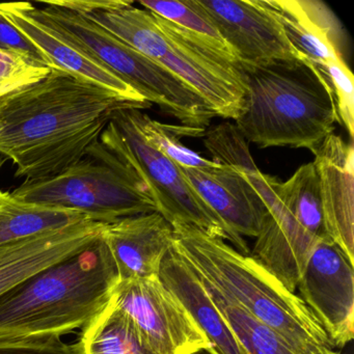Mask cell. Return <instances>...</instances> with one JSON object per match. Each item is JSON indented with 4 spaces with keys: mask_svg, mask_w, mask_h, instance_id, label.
Here are the masks:
<instances>
[{
    "mask_svg": "<svg viewBox=\"0 0 354 354\" xmlns=\"http://www.w3.org/2000/svg\"><path fill=\"white\" fill-rule=\"evenodd\" d=\"M142 109L68 72L51 68L0 95V153L16 177L46 179L77 162L115 111Z\"/></svg>",
    "mask_w": 354,
    "mask_h": 354,
    "instance_id": "obj_1",
    "label": "cell"
},
{
    "mask_svg": "<svg viewBox=\"0 0 354 354\" xmlns=\"http://www.w3.org/2000/svg\"><path fill=\"white\" fill-rule=\"evenodd\" d=\"M118 283L101 233L0 296V339L61 337L84 327L107 306Z\"/></svg>",
    "mask_w": 354,
    "mask_h": 354,
    "instance_id": "obj_2",
    "label": "cell"
},
{
    "mask_svg": "<svg viewBox=\"0 0 354 354\" xmlns=\"http://www.w3.org/2000/svg\"><path fill=\"white\" fill-rule=\"evenodd\" d=\"M74 11L90 18L142 55L165 66L196 90L215 115L235 121L245 86L238 59L208 41L122 0H78Z\"/></svg>",
    "mask_w": 354,
    "mask_h": 354,
    "instance_id": "obj_3",
    "label": "cell"
},
{
    "mask_svg": "<svg viewBox=\"0 0 354 354\" xmlns=\"http://www.w3.org/2000/svg\"><path fill=\"white\" fill-rule=\"evenodd\" d=\"M238 64L245 96L235 125L246 142L315 154L339 124L333 95L316 68L306 59Z\"/></svg>",
    "mask_w": 354,
    "mask_h": 354,
    "instance_id": "obj_4",
    "label": "cell"
},
{
    "mask_svg": "<svg viewBox=\"0 0 354 354\" xmlns=\"http://www.w3.org/2000/svg\"><path fill=\"white\" fill-rule=\"evenodd\" d=\"M174 242L200 277L281 335L298 354L333 348L328 335L295 292L252 256L198 227H174Z\"/></svg>",
    "mask_w": 354,
    "mask_h": 354,
    "instance_id": "obj_5",
    "label": "cell"
},
{
    "mask_svg": "<svg viewBox=\"0 0 354 354\" xmlns=\"http://www.w3.org/2000/svg\"><path fill=\"white\" fill-rule=\"evenodd\" d=\"M39 13L66 42L115 74L151 105L185 127L206 128L216 117L196 90L169 69L138 53L102 26L55 0L42 1Z\"/></svg>",
    "mask_w": 354,
    "mask_h": 354,
    "instance_id": "obj_6",
    "label": "cell"
},
{
    "mask_svg": "<svg viewBox=\"0 0 354 354\" xmlns=\"http://www.w3.org/2000/svg\"><path fill=\"white\" fill-rule=\"evenodd\" d=\"M11 194L26 204L82 213L103 223L158 212L142 180L100 140L71 167L46 179L24 181Z\"/></svg>",
    "mask_w": 354,
    "mask_h": 354,
    "instance_id": "obj_7",
    "label": "cell"
},
{
    "mask_svg": "<svg viewBox=\"0 0 354 354\" xmlns=\"http://www.w3.org/2000/svg\"><path fill=\"white\" fill-rule=\"evenodd\" d=\"M140 109L115 111L100 136V142L130 167L148 188L160 213L171 227L192 225L212 237L230 242L248 254L242 245L207 206L182 173L180 167L145 138L138 121Z\"/></svg>",
    "mask_w": 354,
    "mask_h": 354,
    "instance_id": "obj_8",
    "label": "cell"
},
{
    "mask_svg": "<svg viewBox=\"0 0 354 354\" xmlns=\"http://www.w3.org/2000/svg\"><path fill=\"white\" fill-rule=\"evenodd\" d=\"M109 301L132 319L158 354H194L212 347L159 277L119 281Z\"/></svg>",
    "mask_w": 354,
    "mask_h": 354,
    "instance_id": "obj_9",
    "label": "cell"
},
{
    "mask_svg": "<svg viewBox=\"0 0 354 354\" xmlns=\"http://www.w3.org/2000/svg\"><path fill=\"white\" fill-rule=\"evenodd\" d=\"M296 289L333 347L354 335L353 263L326 234L317 239Z\"/></svg>",
    "mask_w": 354,
    "mask_h": 354,
    "instance_id": "obj_10",
    "label": "cell"
},
{
    "mask_svg": "<svg viewBox=\"0 0 354 354\" xmlns=\"http://www.w3.org/2000/svg\"><path fill=\"white\" fill-rule=\"evenodd\" d=\"M236 59L259 64L304 59L290 42L270 0H196Z\"/></svg>",
    "mask_w": 354,
    "mask_h": 354,
    "instance_id": "obj_11",
    "label": "cell"
},
{
    "mask_svg": "<svg viewBox=\"0 0 354 354\" xmlns=\"http://www.w3.org/2000/svg\"><path fill=\"white\" fill-rule=\"evenodd\" d=\"M180 169L227 231L248 248L243 236H258L268 208L244 171L237 165L221 163L208 169Z\"/></svg>",
    "mask_w": 354,
    "mask_h": 354,
    "instance_id": "obj_12",
    "label": "cell"
},
{
    "mask_svg": "<svg viewBox=\"0 0 354 354\" xmlns=\"http://www.w3.org/2000/svg\"><path fill=\"white\" fill-rule=\"evenodd\" d=\"M0 14L44 55L53 68L92 82L142 109L151 106L131 86L61 38L41 17L38 6L0 3Z\"/></svg>",
    "mask_w": 354,
    "mask_h": 354,
    "instance_id": "obj_13",
    "label": "cell"
},
{
    "mask_svg": "<svg viewBox=\"0 0 354 354\" xmlns=\"http://www.w3.org/2000/svg\"><path fill=\"white\" fill-rule=\"evenodd\" d=\"M313 161L322 203L324 232L354 262V150L333 133Z\"/></svg>",
    "mask_w": 354,
    "mask_h": 354,
    "instance_id": "obj_14",
    "label": "cell"
},
{
    "mask_svg": "<svg viewBox=\"0 0 354 354\" xmlns=\"http://www.w3.org/2000/svg\"><path fill=\"white\" fill-rule=\"evenodd\" d=\"M294 48L320 75L347 65L346 32L333 12L318 0H270Z\"/></svg>",
    "mask_w": 354,
    "mask_h": 354,
    "instance_id": "obj_15",
    "label": "cell"
},
{
    "mask_svg": "<svg viewBox=\"0 0 354 354\" xmlns=\"http://www.w3.org/2000/svg\"><path fill=\"white\" fill-rule=\"evenodd\" d=\"M103 239L117 267L119 281L159 277L161 262L174 242V227L158 212L107 223Z\"/></svg>",
    "mask_w": 354,
    "mask_h": 354,
    "instance_id": "obj_16",
    "label": "cell"
},
{
    "mask_svg": "<svg viewBox=\"0 0 354 354\" xmlns=\"http://www.w3.org/2000/svg\"><path fill=\"white\" fill-rule=\"evenodd\" d=\"M106 225L86 219L64 229L0 246V296L35 273L92 243Z\"/></svg>",
    "mask_w": 354,
    "mask_h": 354,
    "instance_id": "obj_17",
    "label": "cell"
},
{
    "mask_svg": "<svg viewBox=\"0 0 354 354\" xmlns=\"http://www.w3.org/2000/svg\"><path fill=\"white\" fill-rule=\"evenodd\" d=\"M159 279L189 313L217 353L246 354L175 242L161 262Z\"/></svg>",
    "mask_w": 354,
    "mask_h": 354,
    "instance_id": "obj_18",
    "label": "cell"
},
{
    "mask_svg": "<svg viewBox=\"0 0 354 354\" xmlns=\"http://www.w3.org/2000/svg\"><path fill=\"white\" fill-rule=\"evenodd\" d=\"M92 219L82 213L20 202L0 189V246L17 243ZM94 221V219H93Z\"/></svg>",
    "mask_w": 354,
    "mask_h": 354,
    "instance_id": "obj_19",
    "label": "cell"
},
{
    "mask_svg": "<svg viewBox=\"0 0 354 354\" xmlns=\"http://www.w3.org/2000/svg\"><path fill=\"white\" fill-rule=\"evenodd\" d=\"M78 346L82 354H158L111 301L84 327Z\"/></svg>",
    "mask_w": 354,
    "mask_h": 354,
    "instance_id": "obj_20",
    "label": "cell"
},
{
    "mask_svg": "<svg viewBox=\"0 0 354 354\" xmlns=\"http://www.w3.org/2000/svg\"><path fill=\"white\" fill-rule=\"evenodd\" d=\"M196 275L246 354H298L270 327L252 316L210 281L198 273Z\"/></svg>",
    "mask_w": 354,
    "mask_h": 354,
    "instance_id": "obj_21",
    "label": "cell"
},
{
    "mask_svg": "<svg viewBox=\"0 0 354 354\" xmlns=\"http://www.w3.org/2000/svg\"><path fill=\"white\" fill-rule=\"evenodd\" d=\"M275 194L306 231L315 237L325 234L320 188L313 162L301 165L288 181L277 180Z\"/></svg>",
    "mask_w": 354,
    "mask_h": 354,
    "instance_id": "obj_22",
    "label": "cell"
},
{
    "mask_svg": "<svg viewBox=\"0 0 354 354\" xmlns=\"http://www.w3.org/2000/svg\"><path fill=\"white\" fill-rule=\"evenodd\" d=\"M138 121L145 138L178 167L196 169L216 167L215 161L204 158L198 153L186 148L181 142V138H202L206 136V128L167 125L151 119L142 111H138Z\"/></svg>",
    "mask_w": 354,
    "mask_h": 354,
    "instance_id": "obj_23",
    "label": "cell"
},
{
    "mask_svg": "<svg viewBox=\"0 0 354 354\" xmlns=\"http://www.w3.org/2000/svg\"><path fill=\"white\" fill-rule=\"evenodd\" d=\"M140 5L147 11L184 28L192 34L200 36L204 40L208 41L215 48L236 59L210 18L198 6L196 0H185V1L142 0L140 1Z\"/></svg>",
    "mask_w": 354,
    "mask_h": 354,
    "instance_id": "obj_24",
    "label": "cell"
},
{
    "mask_svg": "<svg viewBox=\"0 0 354 354\" xmlns=\"http://www.w3.org/2000/svg\"><path fill=\"white\" fill-rule=\"evenodd\" d=\"M0 354H82L78 344H67L61 337L0 339Z\"/></svg>",
    "mask_w": 354,
    "mask_h": 354,
    "instance_id": "obj_25",
    "label": "cell"
},
{
    "mask_svg": "<svg viewBox=\"0 0 354 354\" xmlns=\"http://www.w3.org/2000/svg\"><path fill=\"white\" fill-rule=\"evenodd\" d=\"M0 50L15 53L34 67L51 69L53 66L42 53L0 14Z\"/></svg>",
    "mask_w": 354,
    "mask_h": 354,
    "instance_id": "obj_26",
    "label": "cell"
},
{
    "mask_svg": "<svg viewBox=\"0 0 354 354\" xmlns=\"http://www.w3.org/2000/svg\"><path fill=\"white\" fill-rule=\"evenodd\" d=\"M50 69L34 67L15 53L0 50V82H13L34 77Z\"/></svg>",
    "mask_w": 354,
    "mask_h": 354,
    "instance_id": "obj_27",
    "label": "cell"
},
{
    "mask_svg": "<svg viewBox=\"0 0 354 354\" xmlns=\"http://www.w3.org/2000/svg\"><path fill=\"white\" fill-rule=\"evenodd\" d=\"M308 354H341L339 352L335 351L333 348L324 347V346H319L316 349L313 350Z\"/></svg>",
    "mask_w": 354,
    "mask_h": 354,
    "instance_id": "obj_28",
    "label": "cell"
},
{
    "mask_svg": "<svg viewBox=\"0 0 354 354\" xmlns=\"http://www.w3.org/2000/svg\"><path fill=\"white\" fill-rule=\"evenodd\" d=\"M26 80H28V78H26ZM22 80H18V82H0V95L3 94V92H6V91H7L8 88H10V86H14V84H17V82H22Z\"/></svg>",
    "mask_w": 354,
    "mask_h": 354,
    "instance_id": "obj_29",
    "label": "cell"
},
{
    "mask_svg": "<svg viewBox=\"0 0 354 354\" xmlns=\"http://www.w3.org/2000/svg\"><path fill=\"white\" fill-rule=\"evenodd\" d=\"M194 354H218L212 347L207 348V349L201 350V351L196 352Z\"/></svg>",
    "mask_w": 354,
    "mask_h": 354,
    "instance_id": "obj_30",
    "label": "cell"
},
{
    "mask_svg": "<svg viewBox=\"0 0 354 354\" xmlns=\"http://www.w3.org/2000/svg\"><path fill=\"white\" fill-rule=\"evenodd\" d=\"M1 165H3V161L0 159V169H1Z\"/></svg>",
    "mask_w": 354,
    "mask_h": 354,
    "instance_id": "obj_31",
    "label": "cell"
}]
</instances>
